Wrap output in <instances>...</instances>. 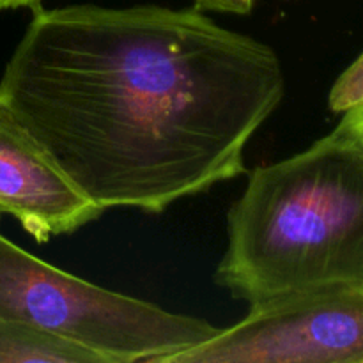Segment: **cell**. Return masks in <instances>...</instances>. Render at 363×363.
Masks as SVG:
<instances>
[{
	"mask_svg": "<svg viewBox=\"0 0 363 363\" xmlns=\"http://www.w3.org/2000/svg\"><path fill=\"white\" fill-rule=\"evenodd\" d=\"M284 92L268 45L162 6L39 7L0 80V101L103 211L162 213L241 176Z\"/></svg>",
	"mask_w": 363,
	"mask_h": 363,
	"instance_id": "obj_1",
	"label": "cell"
},
{
	"mask_svg": "<svg viewBox=\"0 0 363 363\" xmlns=\"http://www.w3.org/2000/svg\"><path fill=\"white\" fill-rule=\"evenodd\" d=\"M227 233L215 282L250 305L363 284V138L342 119L305 151L254 169Z\"/></svg>",
	"mask_w": 363,
	"mask_h": 363,
	"instance_id": "obj_2",
	"label": "cell"
},
{
	"mask_svg": "<svg viewBox=\"0 0 363 363\" xmlns=\"http://www.w3.org/2000/svg\"><path fill=\"white\" fill-rule=\"evenodd\" d=\"M0 318L25 323L101 358L165 363L213 339L208 321L89 284L0 234Z\"/></svg>",
	"mask_w": 363,
	"mask_h": 363,
	"instance_id": "obj_3",
	"label": "cell"
},
{
	"mask_svg": "<svg viewBox=\"0 0 363 363\" xmlns=\"http://www.w3.org/2000/svg\"><path fill=\"white\" fill-rule=\"evenodd\" d=\"M165 363H363V284H335L250 305L238 325Z\"/></svg>",
	"mask_w": 363,
	"mask_h": 363,
	"instance_id": "obj_4",
	"label": "cell"
},
{
	"mask_svg": "<svg viewBox=\"0 0 363 363\" xmlns=\"http://www.w3.org/2000/svg\"><path fill=\"white\" fill-rule=\"evenodd\" d=\"M101 213L0 101V215H11L38 243H46Z\"/></svg>",
	"mask_w": 363,
	"mask_h": 363,
	"instance_id": "obj_5",
	"label": "cell"
},
{
	"mask_svg": "<svg viewBox=\"0 0 363 363\" xmlns=\"http://www.w3.org/2000/svg\"><path fill=\"white\" fill-rule=\"evenodd\" d=\"M103 363L101 358L25 323L0 318V363Z\"/></svg>",
	"mask_w": 363,
	"mask_h": 363,
	"instance_id": "obj_6",
	"label": "cell"
},
{
	"mask_svg": "<svg viewBox=\"0 0 363 363\" xmlns=\"http://www.w3.org/2000/svg\"><path fill=\"white\" fill-rule=\"evenodd\" d=\"M363 101V53L357 62L340 74L330 92V106L333 112H347Z\"/></svg>",
	"mask_w": 363,
	"mask_h": 363,
	"instance_id": "obj_7",
	"label": "cell"
},
{
	"mask_svg": "<svg viewBox=\"0 0 363 363\" xmlns=\"http://www.w3.org/2000/svg\"><path fill=\"white\" fill-rule=\"evenodd\" d=\"M197 9L216 11V13L248 14L254 9L255 0H195Z\"/></svg>",
	"mask_w": 363,
	"mask_h": 363,
	"instance_id": "obj_8",
	"label": "cell"
},
{
	"mask_svg": "<svg viewBox=\"0 0 363 363\" xmlns=\"http://www.w3.org/2000/svg\"><path fill=\"white\" fill-rule=\"evenodd\" d=\"M344 119H346L347 123H350V126L353 128V130L363 138V101L360 103V105H357V106H353L351 110H347L346 116H344Z\"/></svg>",
	"mask_w": 363,
	"mask_h": 363,
	"instance_id": "obj_9",
	"label": "cell"
},
{
	"mask_svg": "<svg viewBox=\"0 0 363 363\" xmlns=\"http://www.w3.org/2000/svg\"><path fill=\"white\" fill-rule=\"evenodd\" d=\"M43 0H0V11H6V9H39L41 7Z\"/></svg>",
	"mask_w": 363,
	"mask_h": 363,
	"instance_id": "obj_10",
	"label": "cell"
},
{
	"mask_svg": "<svg viewBox=\"0 0 363 363\" xmlns=\"http://www.w3.org/2000/svg\"><path fill=\"white\" fill-rule=\"evenodd\" d=\"M0 216H2V215H0Z\"/></svg>",
	"mask_w": 363,
	"mask_h": 363,
	"instance_id": "obj_11",
	"label": "cell"
}]
</instances>
